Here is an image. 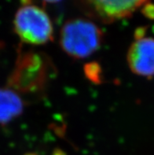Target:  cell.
Wrapping results in <instances>:
<instances>
[{
	"mask_svg": "<svg viewBox=\"0 0 154 155\" xmlns=\"http://www.w3.org/2000/svg\"><path fill=\"white\" fill-rule=\"evenodd\" d=\"M53 73L52 61L46 54L21 51L8 77L7 87L20 94H39L46 91Z\"/></svg>",
	"mask_w": 154,
	"mask_h": 155,
	"instance_id": "obj_1",
	"label": "cell"
},
{
	"mask_svg": "<svg viewBox=\"0 0 154 155\" xmlns=\"http://www.w3.org/2000/svg\"><path fill=\"white\" fill-rule=\"evenodd\" d=\"M104 41L102 30L95 23L84 18L67 21L59 38L61 48L69 57L84 59L100 49Z\"/></svg>",
	"mask_w": 154,
	"mask_h": 155,
	"instance_id": "obj_2",
	"label": "cell"
},
{
	"mask_svg": "<svg viewBox=\"0 0 154 155\" xmlns=\"http://www.w3.org/2000/svg\"><path fill=\"white\" fill-rule=\"evenodd\" d=\"M14 29L20 40L29 45H43L54 39L49 15L36 5L25 2L16 12Z\"/></svg>",
	"mask_w": 154,
	"mask_h": 155,
	"instance_id": "obj_3",
	"label": "cell"
},
{
	"mask_svg": "<svg viewBox=\"0 0 154 155\" xmlns=\"http://www.w3.org/2000/svg\"><path fill=\"white\" fill-rule=\"evenodd\" d=\"M150 0H83L88 14L103 23L131 17Z\"/></svg>",
	"mask_w": 154,
	"mask_h": 155,
	"instance_id": "obj_4",
	"label": "cell"
},
{
	"mask_svg": "<svg viewBox=\"0 0 154 155\" xmlns=\"http://www.w3.org/2000/svg\"><path fill=\"white\" fill-rule=\"evenodd\" d=\"M128 66L133 73L151 78L154 76V38L135 39L127 54Z\"/></svg>",
	"mask_w": 154,
	"mask_h": 155,
	"instance_id": "obj_5",
	"label": "cell"
},
{
	"mask_svg": "<svg viewBox=\"0 0 154 155\" xmlns=\"http://www.w3.org/2000/svg\"><path fill=\"white\" fill-rule=\"evenodd\" d=\"M20 94L10 87L0 88V124L5 125L19 117L24 110Z\"/></svg>",
	"mask_w": 154,
	"mask_h": 155,
	"instance_id": "obj_6",
	"label": "cell"
},
{
	"mask_svg": "<svg viewBox=\"0 0 154 155\" xmlns=\"http://www.w3.org/2000/svg\"><path fill=\"white\" fill-rule=\"evenodd\" d=\"M84 71H85V74L90 81L96 84L101 82L102 69L98 63H88L87 65H85Z\"/></svg>",
	"mask_w": 154,
	"mask_h": 155,
	"instance_id": "obj_7",
	"label": "cell"
},
{
	"mask_svg": "<svg viewBox=\"0 0 154 155\" xmlns=\"http://www.w3.org/2000/svg\"><path fill=\"white\" fill-rule=\"evenodd\" d=\"M142 12L146 18L154 19V5L148 3L145 5L142 9Z\"/></svg>",
	"mask_w": 154,
	"mask_h": 155,
	"instance_id": "obj_8",
	"label": "cell"
},
{
	"mask_svg": "<svg viewBox=\"0 0 154 155\" xmlns=\"http://www.w3.org/2000/svg\"><path fill=\"white\" fill-rule=\"evenodd\" d=\"M44 2H49V3H55V2H60L61 0H43Z\"/></svg>",
	"mask_w": 154,
	"mask_h": 155,
	"instance_id": "obj_9",
	"label": "cell"
}]
</instances>
